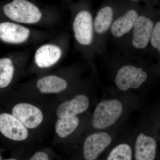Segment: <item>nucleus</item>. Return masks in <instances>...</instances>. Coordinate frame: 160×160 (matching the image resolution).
<instances>
[{
	"mask_svg": "<svg viewBox=\"0 0 160 160\" xmlns=\"http://www.w3.org/2000/svg\"><path fill=\"white\" fill-rule=\"evenodd\" d=\"M51 37L50 32L33 29L31 26L9 21L0 23V40L9 45L25 46Z\"/></svg>",
	"mask_w": 160,
	"mask_h": 160,
	"instance_id": "nucleus-1",
	"label": "nucleus"
},
{
	"mask_svg": "<svg viewBox=\"0 0 160 160\" xmlns=\"http://www.w3.org/2000/svg\"><path fill=\"white\" fill-rule=\"evenodd\" d=\"M3 12L9 21L26 26H48L44 13L34 3L28 0H13L3 7Z\"/></svg>",
	"mask_w": 160,
	"mask_h": 160,
	"instance_id": "nucleus-2",
	"label": "nucleus"
},
{
	"mask_svg": "<svg viewBox=\"0 0 160 160\" xmlns=\"http://www.w3.org/2000/svg\"><path fill=\"white\" fill-rule=\"evenodd\" d=\"M123 106L121 101L116 99L103 100L96 106L92 119L94 129L102 130L113 125L121 117Z\"/></svg>",
	"mask_w": 160,
	"mask_h": 160,
	"instance_id": "nucleus-3",
	"label": "nucleus"
},
{
	"mask_svg": "<svg viewBox=\"0 0 160 160\" xmlns=\"http://www.w3.org/2000/svg\"><path fill=\"white\" fill-rule=\"evenodd\" d=\"M63 53L62 47L56 40H49L37 47L31 61L36 68L49 69L59 62Z\"/></svg>",
	"mask_w": 160,
	"mask_h": 160,
	"instance_id": "nucleus-4",
	"label": "nucleus"
},
{
	"mask_svg": "<svg viewBox=\"0 0 160 160\" xmlns=\"http://www.w3.org/2000/svg\"><path fill=\"white\" fill-rule=\"evenodd\" d=\"M147 78L148 74L142 68L126 65L119 69L115 82L119 89L126 91L139 88Z\"/></svg>",
	"mask_w": 160,
	"mask_h": 160,
	"instance_id": "nucleus-5",
	"label": "nucleus"
},
{
	"mask_svg": "<svg viewBox=\"0 0 160 160\" xmlns=\"http://www.w3.org/2000/svg\"><path fill=\"white\" fill-rule=\"evenodd\" d=\"M29 55L28 52L22 51L0 59V88H6L11 84L18 66L29 61Z\"/></svg>",
	"mask_w": 160,
	"mask_h": 160,
	"instance_id": "nucleus-6",
	"label": "nucleus"
},
{
	"mask_svg": "<svg viewBox=\"0 0 160 160\" xmlns=\"http://www.w3.org/2000/svg\"><path fill=\"white\" fill-rule=\"evenodd\" d=\"M72 30L76 41L82 46L90 45L93 39V25L91 14L82 10L78 12L72 22Z\"/></svg>",
	"mask_w": 160,
	"mask_h": 160,
	"instance_id": "nucleus-7",
	"label": "nucleus"
},
{
	"mask_svg": "<svg viewBox=\"0 0 160 160\" xmlns=\"http://www.w3.org/2000/svg\"><path fill=\"white\" fill-rule=\"evenodd\" d=\"M110 135L105 132H98L86 138L83 146V156L86 160H95L110 145Z\"/></svg>",
	"mask_w": 160,
	"mask_h": 160,
	"instance_id": "nucleus-8",
	"label": "nucleus"
},
{
	"mask_svg": "<svg viewBox=\"0 0 160 160\" xmlns=\"http://www.w3.org/2000/svg\"><path fill=\"white\" fill-rule=\"evenodd\" d=\"M12 115L28 129L37 128L43 119L42 111L36 106L28 103H19L15 106Z\"/></svg>",
	"mask_w": 160,
	"mask_h": 160,
	"instance_id": "nucleus-9",
	"label": "nucleus"
},
{
	"mask_svg": "<svg viewBox=\"0 0 160 160\" xmlns=\"http://www.w3.org/2000/svg\"><path fill=\"white\" fill-rule=\"evenodd\" d=\"M0 132L6 138L16 141H23L28 136L27 129L12 115L0 114Z\"/></svg>",
	"mask_w": 160,
	"mask_h": 160,
	"instance_id": "nucleus-10",
	"label": "nucleus"
},
{
	"mask_svg": "<svg viewBox=\"0 0 160 160\" xmlns=\"http://www.w3.org/2000/svg\"><path fill=\"white\" fill-rule=\"evenodd\" d=\"M154 23L145 16L138 17L133 27L132 46L138 49H145L150 42Z\"/></svg>",
	"mask_w": 160,
	"mask_h": 160,
	"instance_id": "nucleus-11",
	"label": "nucleus"
},
{
	"mask_svg": "<svg viewBox=\"0 0 160 160\" xmlns=\"http://www.w3.org/2000/svg\"><path fill=\"white\" fill-rule=\"evenodd\" d=\"M89 100L86 95L79 94L69 101L60 104L57 110L59 118L76 116L83 113L89 108Z\"/></svg>",
	"mask_w": 160,
	"mask_h": 160,
	"instance_id": "nucleus-12",
	"label": "nucleus"
},
{
	"mask_svg": "<svg viewBox=\"0 0 160 160\" xmlns=\"http://www.w3.org/2000/svg\"><path fill=\"white\" fill-rule=\"evenodd\" d=\"M157 147L156 141L152 137L140 133L135 145V160H154Z\"/></svg>",
	"mask_w": 160,
	"mask_h": 160,
	"instance_id": "nucleus-13",
	"label": "nucleus"
},
{
	"mask_svg": "<svg viewBox=\"0 0 160 160\" xmlns=\"http://www.w3.org/2000/svg\"><path fill=\"white\" fill-rule=\"evenodd\" d=\"M38 90L42 93H57L66 90L68 84L64 78L54 74L39 78L36 83Z\"/></svg>",
	"mask_w": 160,
	"mask_h": 160,
	"instance_id": "nucleus-14",
	"label": "nucleus"
},
{
	"mask_svg": "<svg viewBox=\"0 0 160 160\" xmlns=\"http://www.w3.org/2000/svg\"><path fill=\"white\" fill-rule=\"evenodd\" d=\"M138 16L136 11L131 9L117 19L111 27V32L113 36L121 38L129 32L133 28Z\"/></svg>",
	"mask_w": 160,
	"mask_h": 160,
	"instance_id": "nucleus-15",
	"label": "nucleus"
},
{
	"mask_svg": "<svg viewBox=\"0 0 160 160\" xmlns=\"http://www.w3.org/2000/svg\"><path fill=\"white\" fill-rule=\"evenodd\" d=\"M113 10L110 6H106L98 12L94 22L95 30L99 34L106 32L112 22Z\"/></svg>",
	"mask_w": 160,
	"mask_h": 160,
	"instance_id": "nucleus-16",
	"label": "nucleus"
},
{
	"mask_svg": "<svg viewBox=\"0 0 160 160\" xmlns=\"http://www.w3.org/2000/svg\"><path fill=\"white\" fill-rule=\"evenodd\" d=\"M79 122L77 116L59 118L56 124V132L60 138L67 137L74 132Z\"/></svg>",
	"mask_w": 160,
	"mask_h": 160,
	"instance_id": "nucleus-17",
	"label": "nucleus"
},
{
	"mask_svg": "<svg viewBox=\"0 0 160 160\" xmlns=\"http://www.w3.org/2000/svg\"><path fill=\"white\" fill-rule=\"evenodd\" d=\"M132 156L130 146L126 143H122L111 150L107 160H132Z\"/></svg>",
	"mask_w": 160,
	"mask_h": 160,
	"instance_id": "nucleus-18",
	"label": "nucleus"
},
{
	"mask_svg": "<svg viewBox=\"0 0 160 160\" xmlns=\"http://www.w3.org/2000/svg\"><path fill=\"white\" fill-rule=\"evenodd\" d=\"M150 43L153 48L160 51V22L154 25L150 36Z\"/></svg>",
	"mask_w": 160,
	"mask_h": 160,
	"instance_id": "nucleus-19",
	"label": "nucleus"
},
{
	"mask_svg": "<svg viewBox=\"0 0 160 160\" xmlns=\"http://www.w3.org/2000/svg\"><path fill=\"white\" fill-rule=\"evenodd\" d=\"M30 160H49L48 155L45 152H36Z\"/></svg>",
	"mask_w": 160,
	"mask_h": 160,
	"instance_id": "nucleus-20",
	"label": "nucleus"
},
{
	"mask_svg": "<svg viewBox=\"0 0 160 160\" xmlns=\"http://www.w3.org/2000/svg\"><path fill=\"white\" fill-rule=\"evenodd\" d=\"M18 160L12 158V159H6V160Z\"/></svg>",
	"mask_w": 160,
	"mask_h": 160,
	"instance_id": "nucleus-21",
	"label": "nucleus"
},
{
	"mask_svg": "<svg viewBox=\"0 0 160 160\" xmlns=\"http://www.w3.org/2000/svg\"><path fill=\"white\" fill-rule=\"evenodd\" d=\"M132 1H137V0H132Z\"/></svg>",
	"mask_w": 160,
	"mask_h": 160,
	"instance_id": "nucleus-22",
	"label": "nucleus"
},
{
	"mask_svg": "<svg viewBox=\"0 0 160 160\" xmlns=\"http://www.w3.org/2000/svg\"><path fill=\"white\" fill-rule=\"evenodd\" d=\"M0 160H1V157H0Z\"/></svg>",
	"mask_w": 160,
	"mask_h": 160,
	"instance_id": "nucleus-23",
	"label": "nucleus"
}]
</instances>
